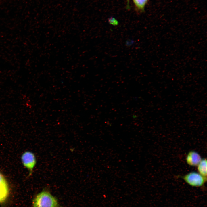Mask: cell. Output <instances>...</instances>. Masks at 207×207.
<instances>
[{
	"label": "cell",
	"instance_id": "1",
	"mask_svg": "<svg viewBox=\"0 0 207 207\" xmlns=\"http://www.w3.org/2000/svg\"><path fill=\"white\" fill-rule=\"evenodd\" d=\"M33 202V207H57L58 205L56 199L46 191L38 193Z\"/></svg>",
	"mask_w": 207,
	"mask_h": 207
},
{
	"label": "cell",
	"instance_id": "2",
	"mask_svg": "<svg viewBox=\"0 0 207 207\" xmlns=\"http://www.w3.org/2000/svg\"><path fill=\"white\" fill-rule=\"evenodd\" d=\"M184 181L192 187L202 186L206 181L205 178L200 173L193 172H190L183 177Z\"/></svg>",
	"mask_w": 207,
	"mask_h": 207
},
{
	"label": "cell",
	"instance_id": "3",
	"mask_svg": "<svg viewBox=\"0 0 207 207\" xmlns=\"http://www.w3.org/2000/svg\"><path fill=\"white\" fill-rule=\"evenodd\" d=\"M21 158L23 165L29 170L31 174L37 162L35 155L31 152L26 151L23 154Z\"/></svg>",
	"mask_w": 207,
	"mask_h": 207
},
{
	"label": "cell",
	"instance_id": "4",
	"mask_svg": "<svg viewBox=\"0 0 207 207\" xmlns=\"http://www.w3.org/2000/svg\"><path fill=\"white\" fill-rule=\"evenodd\" d=\"M9 192L7 182L0 172V203L3 202L7 197Z\"/></svg>",
	"mask_w": 207,
	"mask_h": 207
},
{
	"label": "cell",
	"instance_id": "5",
	"mask_svg": "<svg viewBox=\"0 0 207 207\" xmlns=\"http://www.w3.org/2000/svg\"><path fill=\"white\" fill-rule=\"evenodd\" d=\"M201 160V158L200 155L194 151H191L189 152L186 158L187 164L193 166H197Z\"/></svg>",
	"mask_w": 207,
	"mask_h": 207
},
{
	"label": "cell",
	"instance_id": "6",
	"mask_svg": "<svg viewBox=\"0 0 207 207\" xmlns=\"http://www.w3.org/2000/svg\"><path fill=\"white\" fill-rule=\"evenodd\" d=\"M135 11L138 13L145 12V7L148 0H132Z\"/></svg>",
	"mask_w": 207,
	"mask_h": 207
},
{
	"label": "cell",
	"instance_id": "7",
	"mask_svg": "<svg viewBox=\"0 0 207 207\" xmlns=\"http://www.w3.org/2000/svg\"><path fill=\"white\" fill-rule=\"evenodd\" d=\"M198 171L201 175L207 178V160L206 159H202L198 165Z\"/></svg>",
	"mask_w": 207,
	"mask_h": 207
},
{
	"label": "cell",
	"instance_id": "8",
	"mask_svg": "<svg viewBox=\"0 0 207 207\" xmlns=\"http://www.w3.org/2000/svg\"><path fill=\"white\" fill-rule=\"evenodd\" d=\"M108 21L109 24L114 26L117 25L118 24V21L113 17H111L109 18L108 19Z\"/></svg>",
	"mask_w": 207,
	"mask_h": 207
},
{
	"label": "cell",
	"instance_id": "9",
	"mask_svg": "<svg viewBox=\"0 0 207 207\" xmlns=\"http://www.w3.org/2000/svg\"><path fill=\"white\" fill-rule=\"evenodd\" d=\"M126 9H127L129 10L130 9V0H126Z\"/></svg>",
	"mask_w": 207,
	"mask_h": 207
}]
</instances>
